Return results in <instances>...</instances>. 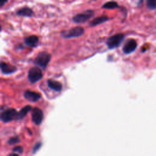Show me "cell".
<instances>
[{"label": "cell", "instance_id": "1", "mask_svg": "<svg viewBox=\"0 0 156 156\" xmlns=\"http://www.w3.org/2000/svg\"><path fill=\"white\" fill-rule=\"evenodd\" d=\"M51 55L46 52H40L34 60V64L45 69L50 61Z\"/></svg>", "mask_w": 156, "mask_h": 156}, {"label": "cell", "instance_id": "2", "mask_svg": "<svg viewBox=\"0 0 156 156\" xmlns=\"http://www.w3.org/2000/svg\"><path fill=\"white\" fill-rule=\"evenodd\" d=\"M124 39V36L123 34H117L109 37L107 42L106 45L109 49H114L118 47L122 43Z\"/></svg>", "mask_w": 156, "mask_h": 156}, {"label": "cell", "instance_id": "3", "mask_svg": "<svg viewBox=\"0 0 156 156\" xmlns=\"http://www.w3.org/2000/svg\"><path fill=\"white\" fill-rule=\"evenodd\" d=\"M43 77V74L41 70L38 67H33L28 73V78L31 83H36L40 80Z\"/></svg>", "mask_w": 156, "mask_h": 156}, {"label": "cell", "instance_id": "4", "mask_svg": "<svg viewBox=\"0 0 156 156\" xmlns=\"http://www.w3.org/2000/svg\"><path fill=\"white\" fill-rule=\"evenodd\" d=\"M84 33V29L81 27H76L68 31H64L62 36L65 38H74L81 36Z\"/></svg>", "mask_w": 156, "mask_h": 156}, {"label": "cell", "instance_id": "5", "mask_svg": "<svg viewBox=\"0 0 156 156\" xmlns=\"http://www.w3.org/2000/svg\"><path fill=\"white\" fill-rule=\"evenodd\" d=\"M18 112L14 109H8L2 112L1 120L4 123H9L14 119H17Z\"/></svg>", "mask_w": 156, "mask_h": 156}, {"label": "cell", "instance_id": "6", "mask_svg": "<svg viewBox=\"0 0 156 156\" xmlns=\"http://www.w3.org/2000/svg\"><path fill=\"white\" fill-rule=\"evenodd\" d=\"M94 12L92 10H87L83 13L76 15L73 17V21L76 23H83L91 18L93 15Z\"/></svg>", "mask_w": 156, "mask_h": 156}, {"label": "cell", "instance_id": "7", "mask_svg": "<svg viewBox=\"0 0 156 156\" xmlns=\"http://www.w3.org/2000/svg\"><path fill=\"white\" fill-rule=\"evenodd\" d=\"M32 120L36 125H39L42 123L43 119V114L42 111L38 108H35L32 112Z\"/></svg>", "mask_w": 156, "mask_h": 156}, {"label": "cell", "instance_id": "8", "mask_svg": "<svg viewBox=\"0 0 156 156\" xmlns=\"http://www.w3.org/2000/svg\"><path fill=\"white\" fill-rule=\"evenodd\" d=\"M137 46V42L134 39H130L124 45L123 51L125 54H130L136 50Z\"/></svg>", "mask_w": 156, "mask_h": 156}, {"label": "cell", "instance_id": "9", "mask_svg": "<svg viewBox=\"0 0 156 156\" xmlns=\"http://www.w3.org/2000/svg\"><path fill=\"white\" fill-rule=\"evenodd\" d=\"M24 97L27 100L34 102L39 101L40 99L41 95L37 92L27 90L24 92Z\"/></svg>", "mask_w": 156, "mask_h": 156}, {"label": "cell", "instance_id": "10", "mask_svg": "<svg viewBox=\"0 0 156 156\" xmlns=\"http://www.w3.org/2000/svg\"><path fill=\"white\" fill-rule=\"evenodd\" d=\"M1 70H2V72L3 74H8L13 73L15 71H16L17 68L15 67H14L12 65L2 62H1Z\"/></svg>", "mask_w": 156, "mask_h": 156}, {"label": "cell", "instance_id": "11", "mask_svg": "<svg viewBox=\"0 0 156 156\" xmlns=\"http://www.w3.org/2000/svg\"><path fill=\"white\" fill-rule=\"evenodd\" d=\"M24 43L26 45L34 48L39 44V38L36 36H31L24 39Z\"/></svg>", "mask_w": 156, "mask_h": 156}, {"label": "cell", "instance_id": "12", "mask_svg": "<svg viewBox=\"0 0 156 156\" xmlns=\"http://www.w3.org/2000/svg\"><path fill=\"white\" fill-rule=\"evenodd\" d=\"M48 86L52 90L56 92H61L62 89V85L61 83L53 80H48L47 81Z\"/></svg>", "mask_w": 156, "mask_h": 156}, {"label": "cell", "instance_id": "13", "mask_svg": "<svg viewBox=\"0 0 156 156\" xmlns=\"http://www.w3.org/2000/svg\"><path fill=\"white\" fill-rule=\"evenodd\" d=\"M16 13L18 15L23 16V17H28L33 16L34 14L33 10L31 8L28 7H24L18 9Z\"/></svg>", "mask_w": 156, "mask_h": 156}, {"label": "cell", "instance_id": "14", "mask_svg": "<svg viewBox=\"0 0 156 156\" xmlns=\"http://www.w3.org/2000/svg\"><path fill=\"white\" fill-rule=\"evenodd\" d=\"M108 20H109V18L107 16H105V15L100 16V17L95 18L93 20H92L90 23V25L91 26V27H95V26L99 25L101 23H103L107 21Z\"/></svg>", "mask_w": 156, "mask_h": 156}, {"label": "cell", "instance_id": "15", "mask_svg": "<svg viewBox=\"0 0 156 156\" xmlns=\"http://www.w3.org/2000/svg\"><path fill=\"white\" fill-rule=\"evenodd\" d=\"M31 106H26L23 107L18 112L17 114V120H21L23 119L26 115H27V114L31 110Z\"/></svg>", "mask_w": 156, "mask_h": 156}, {"label": "cell", "instance_id": "16", "mask_svg": "<svg viewBox=\"0 0 156 156\" xmlns=\"http://www.w3.org/2000/svg\"><path fill=\"white\" fill-rule=\"evenodd\" d=\"M118 5L115 2H106V3L102 5V8L105 9H112L118 8Z\"/></svg>", "mask_w": 156, "mask_h": 156}, {"label": "cell", "instance_id": "17", "mask_svg": "<svg viewBox=\"0 0 156 156\" xmlns=\"http://www.w3.org/2000/svg\"><path fill=\"white\" fill-rule=\"evenodd\" d=\"M146 4H147L148 8L151 10H154L156 8V1L155 0H148Z\"/></svg>", "mask_w": 156, "mask_h": 156}, {"label": "cell", "instance_id": "18", "mask_svg": "<svg viewBox=\"0 0 156 156\" xmlns=\"http://www.w3.org/2000/svg\"><path fill=\"white\" fill-rule=\"evenodd\" d=\"M20 142V139L18 137H14L11 138V139L9 140L8 141V143L10 145H14L16 144L17 143H18Z\"/></svg>", "mask_w": 156, "mask_h": 156}, {"label": "cell", "instance_id": "19", "mask_svg": "<svg viewBox=\"0 0 156 156\" xmlns=\"http://www.w3.org/2000/svg\"><path fill=\"white\" fill-rule=\"evenodd\" d=\"M14 151L15 152H18L19 154H21L23 152V149L20 146H17L14 148Z\"/></svg>", "mask_w": 156, "mask_h": 156}, {"label": "cell", "instance_id": "20", "mask_svg": "<svg viewBox=\"0 0 156 156\" xmlns=\"http://www.w3.org/2000/svg\"><path fill=\"white\" fill-rule=\"evenodd\" d=\"M40 146H41V143H37L34 146V148H33V153H34V152H36L37 151H38Z\"/></svg>", "mask_w": 156, "mask_h": 156}, {"label": "cell", "instance_id": "21", "mask_svg": "<svg viewBox=\"0 0 156 156\" xmlns=\"http://www.w3.org/2000/svg\"><path fill=\"white\" fill-rule=\"evenodd\" d=\"M6 2H8V1H3V0H1L0 1V6H3L4 4H5Z\"/></svg>", "mask_w": 156, "mask_h": 156}, {"label": "cell", "instance_id": "22", "mask_svg": "<svg viewBox=\"0 0 156 156\" xmlns=\"http://www.w3.org/2000/svg\"><path fill=\"white\" fill-rule=\"evenodd\" d=\"M11 156H19V155L18 154H12L11 155Z\"/></svg>", "mask_w": 156, "mask_h": 156}]
</instances>
